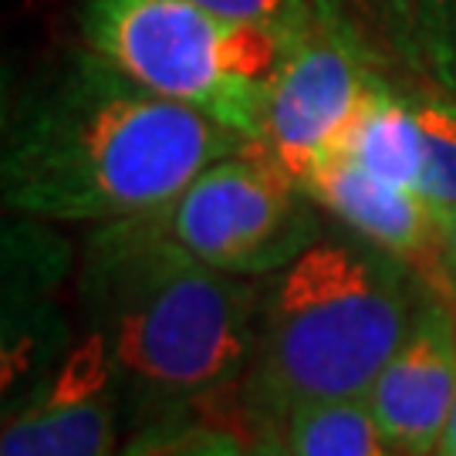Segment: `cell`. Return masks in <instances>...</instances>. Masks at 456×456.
I'll return each mask as SVG.
<instances>
[{
	"label": "cell",
	"instance_id": "1",
	"mask_svg": "<svg viewBox=\"0 0 456 456\" xmlns=\"http://www.w3.org/2000/svg\"><path fill=\"white\" fill-rule=\"evenodd\" d=\"M244 146L216 118L152 95L88 48L17 115L4 203L51 220L149 216Z\"/></svg>",
	"mask_w": 456,
	"mask_h": 456
},
{
	"label": "cell",
	"instance_id": "2",
	"mask_svg": "<svg viewBox=\"0 0 456 456\" xmlns=\"http://www.w3.org/2000/svg\"><path fill=\"white\" fill-rule=\"evenodd\" d=\"M85 301L112 375L149 399L207 395L257 348L254 288L176 244L159 213L98 233Z\"/></svg>",
	"mask_w": 456,
	"mask_h": 456
},
{
	"label": "cell",
	"instance_id": "3",
	"mask_svg": "<svg viewBox=\"0 0 456 456\" xmlns=\"http://www.w3.org/2000/svg\"><path fill=\"white\" fill-rule=\"evenodd\" d=\"M419 318L403 274L338 240L308 244L267 291L254 406L274 423L322 399L369 395Z\"/></svg>",
	"mask_w": 456,
	"mask_h": 456
},
{
	"label": "cell",
	"instance_id": "4",
	"mask_svg": "<svg viewBox=\"0 0 456 456\" xmlns=\"http://www.w3.org/2000/svg\"><path fill=\"white\" fill-rule=\"evenodd\" d=\"M82 28L88 48L126 78L210 115L247 142L261 135L267 95L294 45L196 0H88Z\"/></svg>",
	"mask_w": 456,
	"mask_h": 456
},
{
	"label": "cell",
	"instance_id": "5",
	"mask_svg": "<svg viewBox=\"0 0 456 456\" xmlns=\"http://www.w3.org/2000/svg\"><path fill=\"white\" fill-rule=\"evenodd\" d=\"M297 193L281 169L244 146L200 173L159 216L193 257L230 274H250L284 267L308 247Z\"/></svg>",
	"mask_w": 456,
	"mask_h": 456
},
{
	"label": "cell",
	"instance_id": "6",
	"mask_svg": "<svg viewBox=\"0 0 456 456\" xmlns=\"http://www.w3.org/2000/svg\"><path fill=\"white\" fill-rule=\"evenodd\" d=\"M382 85L365 71L359 41L335 20L294 41L267 95L261 135L247 142L301 190L348 135Z\"/></svg>",
	"mask_w": 456,
	"mask_h": 456
},
{
	"label": "cell",
	"instance_id": "7",
	"mask_svg": "<svg viewBox=\"0 0 456 456\" xmlns=\"http://www.w3.org/2000/svg\"><path fill=\"white\" fill-rule=\"evenodd\" d=\"M301 193L318 200L389 257L416 267L426 284L450 294L443 261V220L426 207L419 193L379 180L348 152H335L325 159L301 186Z\"/></svg>",
	"mask_w": 456,
	"mask_h": 456
},
{
	"label": "cell",
	"instance_id": "8",
	"mask_svg": "<svg viewBox=\"0 0 456 456\" xmlns=\"http://www.w3.org/2000/svg\"><path fill=\"white\" fill-rule=\"evenodd\" d=\"M365 399L399 453H436L456 406L453 314L440 305H426Z\"/></svg>",
	"mask_w": 456,
	"mask_h": 456
},
{
	"label": "cell",
	"instance_id": "9",
	"mask_svg": "<svg viewBox=\"0 0 456 456\" xmlns=\"http://www.w3.org/2000/svg\"><path fill=\"white\" fill-rule=\"evenodd\" d=\"M112 365L98 335L31 409L4 426L0 456H115Z\"/></svg>",
	"mask_w": 456,
	"mask_h": 456
},
{
	"label": "cell",
	"instance_id": "10",
	"mask_svg": "<svg viewBox=\"0 0 456 456\" xmlns=\"http://www.w3.org/2000/svg\"><path fill=\"white\" fill-rule=\"evenodd\" d=\"M281 450L288 456H403L379 426L365 395L322 399L284 419Z\"/></svg>",
	"mask_w": 456,
	"mask_h": 456
},
{
	"label": "cell",
	"instance_id": "11",
	"mask_svg": "<svg viewBox=\"0 0 456 456\" xmlns=\"http://www.w3.org/2000/svg\"><path fill=\"white\" fill-rule=\"evenodd\" d=\"M352 159H359L379 180L406 186L416 193V183L423 173V126L416 109L392 98L386 88H379L372 102L365 105L362 118L348 135L342 149Z\"/></svg>",
	"mask_w": 456,
	"mask_h": 456
},
{
	"label": "cell",
	"instance_id": "12",
	"mask_svg": "<svg viewBox=\"0 0 456 456\" xmlns=\"http://www.w3.org/2000/svg\"><path fill=\"white\" fill-rule=\"evenodd\" d=\"M423 126V173L416 193L436 216H450L456 210V105L429 102L416 105Z\"/></svg>",
	"mask_w": 456,
	"mask_h": 456
},
{
	"label": "cell",
	"instance_id": "13",
	"mask_svg": "<svg viewBox=\"0 0 456 456\" xmlns=\"http://www.w3.org/2000/svg\"><path fill=\"white\" fill-rule=\"evenodd\" d=\"M122 456H247L233 429L210 423H163L139 433Z\"/></svg>",
	"mask_w": 456,
	"mask_h": 456
},
{
	"label": "cell",
	"instance_id": "14",
	"mask_svg": "<svg viewBox=\"0 0 456 456\" xmlns=\"http://www.w3.org/2000/svg\"><path fill=\"white\" fill-rule=\"evenodd\" d=\"M207 11L230 20H244L257 28L284 34L288 41H301L308 31H314L325 17L314 0H196Z\"/></svg>",
	"mask_w": 456,
	"mask_h": 456
},
{
	"label": "cell",
	"instance_id": "15",
	"mask_svg": "<svg viewBox=\"0 0 456 456\" xmlns=\"http://www.w3.org/2000/svg\"><path fill=\"white\" fill-rule=\"evenodd\" d=\"M389 7L403 17H412L423 31L440 41L456 37V0H389Z\"/></svg>",
	"mask_w": 456,
	"mask_h": 456
},
{
	"label": "cell",
	"instance_id": "16",
	"mask_svg": "<svg viewBox=\"0 0 456 456\" xmlns=\"http://www.w3.org/2000/svg\"><path fill=\"white\" fill-rule=\"evenodd\" d=\"M314 4H318V11H322L325 20L342 24L345 31H348V24H345V11H375V7H389V0H314Z\"/></svg>",
	"mask_w": 456,
	"mask_h": 456
},
{
	"label": "cell",
	"instance_id": "17",
	"mask_svg": "<svg viewBox=\"0 0 456 456\" xmlns=\"http://www.w3.org/2000/svg\"><path fill=\"white\" fill-rule=\"evenodd\" d=\"M443 261L450 277V297H456V210L443 216Z\"/></svg>",
	"mask_w": 456,
	"mask_h": 456
},
{
	"label": "cell",
	"instance_id": "18",
	"mask_svg": "<svg viewBox=\"0 0 456 456\" xmlns=\"http://www.w3.org/2000/svg\"><path fill=\"white\" fill-rule=\"evenodd\" d=\"M433 456H456V406H453V416H450V423H446V429H443V440Z\"/></svg>",
	"mask_w": 456,
	"mask_h": 456
},
{
	"label": "cell",
	"instance_id": "19",
	"mask_svg": "<svg viewBox=\"0 0 456 456\" xmlns=\"http://www.w3.org/2000/svg\"><path fill=\"white\" fill-rule=\"evenodd\" d=\"M247 456H288V453L281 450V443H277V440H261V443H254V446L247 450Z\"/></svg>",
	"mask_w": 456,
	"mask_h": 456
}]
</instances>
